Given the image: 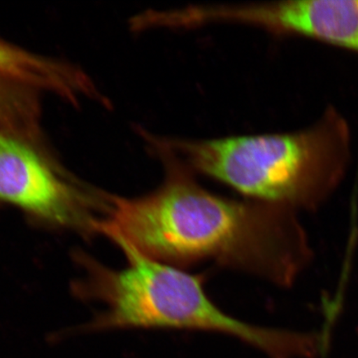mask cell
<instances>
[{"mask_svg":"<svg viewBox=\"0 0 358 358\" xmlns=\"http://www.w3.org/2000/svg\"><path fill=\"white\" fill-rule=\"evenodd\" d=\"M137 132L162 162L164 180L138 198H107V217L96 221L94 229L123 250L170 266L186 268L211 262L280 287L294 285L312 259L298 212L215 194L155 134L141 127Z\"/></svg>","mask_w":358,"mask_h":358,"instance_id":"obj_1","label":"cell"},{"mask_svg":"<svg viewBox=\"0 0 358 358\" xmlns=\"http://www.w3.org/2000/svg\"><path fill=\"white\" fill-rule=\"evenodd\" d=\"M192 172L224 183L245 199L299 211L319 208L345 176L350 134L330 110L304 131L211 140L157 136Z\"/></svg>","mask_w":358,"mask_h":358,"instance_id":"obj_2","label":"cell"},{"mask_svg":"<svg viewBox=\"0 0 358 358\" xmlns=\"http://www.w3.org/2000/svg\"><path fill=\"white\" fill-rule=\"evenodd\" d=\"M122 271L92 266L90 292L106 304L93 329H171L232 336L271 358L312 357L311 334L245 323L221 310L204 289V276L124 250Z\"/></svg>","mask_w":358,"mask_h":358,"instance_id":"obj_3","label":"cell"},{"mask_svg":"<svg viewBox=\"0 0 358 358\" xmlns=\"http://www.w3.org/2000/svg\"><path fill=\"white\" fill-rule=\"evenodd\" d=\"M42 140L0 129V201L53 225L93 227L88 208L94 199Z\"/></svg>","mask_w":358,"mask_h":358,"instance_id":"obj_4","label":"cell"},{"mask_svg":"<svg viewBox=\"0 0 358 358\" xmlns=\"http://www.w3.org/2000/svg\"><path fill=\"white\" fill-rule=\"evenodd\" d=\"M231 19L273 34L304 36L358 52V0L239 3Z\"/></svg>","mask_w":358,"mask_h":358,"instance_id":"obj_5","label":"cell"},{"mask_svg":"<svg viewBox=\"0 0 358 358\" xmlns=\"http://www.w3.org/2000/svg\"><path fill=\"white\" fill-rule=\"evenodd\" d=\"M0 78L55 94L75 107L96 92V84L80 67L35 55L1 38Z\"/></svg>","mask_w":358,"mask_h":358,"instance_id":"obj_6","label":"cell"},{"mask_svg":"<svg viewBox=\"0 0 358 358\" xmlns=\"http://www.w3.org/2000/svg\"><path fill=\"white\" fill-rule=\"evenodd\" d=\"M38 91L0 78V129L41 136Z\"/></svg>","mask_w":358,"mask_h":358,"instance_id":"obj_7","label":"cell"}]
</instances>
